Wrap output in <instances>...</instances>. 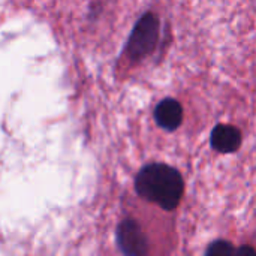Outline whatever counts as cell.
<instances>
[{
	"label": "cell",
	"instance_id": "cell-1",
	"mask_svg": "<svg viewBox=\"0 0 256 256\" xmlns=\"http://www.w3.org/2000/svg\"><path fill=\"white\" fill-rule=\"evenodd\" d=\"M135 190L142 200L171 212L182 201L184 182L176 168L165 164H150L138 172Z\"/></svg>",
	"mask_w": 256,
	"mask_h": 256
},
{
	"label": "cell",
	"instance_id": "cell-2",
	"mask_svg": "<svg viewBox=\"0 0 256 256\" xmlns=\"http://www.w3.org/2000/svg\"><path fill=\"white\" fill-rule=\"evenodd\" d=\"M159 39V20L153 14H146L140 18V21L135 24L128 45L126 52L128 56L138 62L144 57H147L156 46Z\"/></svg>",
	"mask_w": 256,
	"mask_h": 256
},
{
	"label": "cell",
	"instance_id": "cell-3",
	"mask_svg": "<svg viewBox=\"0 0 256 256\" xmlns=\"http://www.w3.org/2000/svg\"><path fill=\"white\" fill-rule=\"evenodd\" d=\"M117 244L124 255H147L148 244L141 226L134 219H124L117 228Z\"/></svg>",
	"mask_w": 256,
	"mask_h": 256
},
{
	"label": "cell",
	"instance_id": "cell-4",
	"mask_svg": "<svg viewBox=\"0 0 256 256\" xmlns=\"http://www.w3.org/2000/svg\"><path fill=\"white\" fill-rule=\"evenodd\" d=\"M154 120L162 129L172 132L183 122V108L176 99H164L154 110Z\"/></svg>",
	"mask_w": 256,
	"mask_h": 256
},
{
	"label": "cell",
	"instance_id": "cell-5",
	"mask_svg": "<svg viewBox=\"0 0 256 256\" xmlns=\"http://www.w3.org/2000/svg\"><path fill=\"white\" fill-rule=\"evenodd\" d=\"M212 147L219 153H234L242 144V134L230 124H218L210 136Z\"/></svg>",
	"mask_w": 256,
	"mask_h": 256
},
{
	"label": "cell",
	"instance_id": "cell-6",
	"mask_svg": "<svg viewBox=\"0 0 256 256\" xmlns=\"http://www.w3.org/2000/svg\"><path fill=\"white\" fill-rule=\"evenodd\" d=\"M207 255H232L236 254V249L232 248L231 243L228 242H214L213 244H210V248L206 252Z\"/></svg>",
	"mask_w": 256,
	"mask_h": 256
},
{
	"label": "cell",
	"instance_id": "cell-7",
	"mask_svg": "<svg viewBox=\"0 0 256 256\" xmlns=\"http://www.w3.org/2000/svg\"><path fill=\"white\" fill-rule=\"evenodd\" d=\"M236 252H237L238 255H244V254H254V255H255L256 254L252 248H240V249H238V250H236Z\"/></svg>",
	"mask_w": 256,
	"mask_h": 256
}]
</instances>
